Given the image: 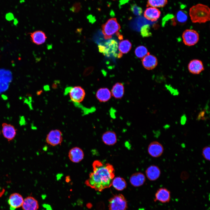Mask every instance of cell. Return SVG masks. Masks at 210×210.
Listing matches in <instances>:
<instances>
[{
  "mask_svg": "<svg viewBox=\"0 0 210 210\" xmlns=\"http://www.w3.org/2000/svg\"><path fill=\"white\" fill-rule=\"evenodd\" d=\"M92 171L85 184L96 191L101 192L112 186L115 177V170L111 164L104 163L99 160L94 161L92 164Z\"/></svg>",
  "mask_w": 210,
  "mask_h": 210,
  "instance_id": "obj_1",
  "label": "cell"
},
{
  "mask_svg": "<svg viewBox=\"0 0 210 210\" xmlns=\"http://www.w3.org/2000/svg\"><path fill=\"white\" fill-rule=\"evenodd\" d=\"M189 14L193 23H204L210 20V9L206 5L198 4L190 8Z\"/></svg>",
  "mask_w": 210,
  "mask_h": 210,
  "instance_id": "obj_2",
  "label": "cell"
},
{
  "mask_svg": "<svg viewBox=\"0 0 210 210\" xmlns=\"http://www.w3.org/2000/svg\"><path fill=\"white\" fill-rule=\"evenodd\" d=\"M102 27L104 38L106 40L111 38L112 36L117 33L120 29V25L116 18L109 19L102 25Z\"/></svg>",
  "mask_w": 210,
  "mask_h": 210,
  "instance_id": "obj_3",
  "label": "cell"
},
{
  "mask_svg": "<svg viewBox=\"0 0 210 210\" xmlns=\"http://www.w3.org/2000/svg\"><path fill=\"white\" fill-rule=\"evenodd\" d=\"M109 210H126L127 207V201L122 194L116 195L108 201Z\"/></svg>",
  "mask_w": 210,
  "mask_h": 210,
  "instance_id": "obj_4",
  "label": "cell"
},
{
  "mask_svg": "<svg viewBox=\"0 0 210 210\" xmlns=\"http://www.w3.org/2000/svg\"><path fill=\"white\" fill-rule=\"evenodd\" d=\"M70 100L76 104H79L84 100L85 92L83 88L80 86L69 87L67 89Z\"/></svg>",
  "mask_w": 210,
  "mask_h": 210,
  "instance_id": "obj_5",
  "label": "cell"
},
{
  "mask_svg": "<svg viewBox=\"0 0 210 210\" xmlns=\"http://www.w3.org/2000/svg\"><path fill=\"white\" fill-rule=\"evenodd\" d=\"M99 51L104 55L110 56L111 55L117 56L116 53L118 49L117 42L113 39L108 40L104 45H99L98 46Z\"/></svg>",
  "mask_w": 210,
  "mask_h": 210,
  "instance_id": "obj_6",
  "label": "cell"
},
{
  "mask_svg": "<svg viewBox=\"0 0 210 210\" xmlns=\"http://www.w3.org/2000/svg\"><path fill=\"white\" fill-rule=\"evenodd\" d=\"M183 40L184 44L191 46L196 44L199 40V34L194 30L187 29L184 31L182 35Z\"/></svg>",
  "mask_w": 210,
  "mask_h": 210,
  "instance_id": "obj_7",
  "label": "cell"
},
{
  "mask_svg": "<svg viewBox=\"0 0 210 210\" xmlns=\"http://www.w3.org/2000/svg\"><path fill=\"white\" fill-rule=\"evenodd\" d=\"M46 140L48 144L52 146L60 145L63 141L62 133L58 129L52 130L47 134Z\"/></svg>",
  "mask_w": 210,
  "mask_h": 210,
  "instance_id": "obj_8",
  "label": "cell"
},
{
  "mask_svg": "<svg viewBox=\"0 0 210 210\" xmlns=\"http://www.w3.org/2000/svg\"><path fill=\"white\" fill-rule=\"evenodd\" d=\"M148 152L151 157L158 158L162 154L164 150L162 145L159 142L154 141L151 142L148 147Z\"/></svg>",
  "mask_w": 210,
  "mask_h": 210,
  "instance_id": "obj_9",
  "label": "cell"
},
{
  "mask_svg": "<svg viewBox=\"0 0 210 210\" xmlns=\"http://www.w3.org/2000/svg\"><path fill=\"white\" fill-rule=\"evenodd\" d=\"M170 199V191L165 188H161L155 192L154 201L155 202L159 201L164 203L169 202Z\"/></svg>",
  "mask_w": 210,
  "mask_h": 210,
  "instance_id": "obj_10",
  "label": "cell"
},
{
  "mask_svg": "<svg viewBox=\"0 0 210 210\" xmlns=\"http://www.w3.org/2000/svg\"><path fill=\"white\" fill-rule=\"evenodd\" d=\"M24 199L21 195L19 193H14L9 196L8 203L10 210H15L22 206Z\"/></svg>",
  "mask_w": 210,
  "mask_h": 210,
  "instance_id": "obj_11",
  "label": "cell"
},
{
  "mask_svg": "<svg viewBox=\"0 0 210 210\" xmlns=\"http://www.w3.org/2000/svg\"><path fill=\"white\" fill-rule=\"evenodd\" d=\"M68 156L71 161L74 163H77L83 159L84 153L81 148L78 147H75L70 150Z\"/></svg>",
  "mask_w": 210,
  "mask_h": 210,
  "instance_id": "obj_12",
  "label": "cell"
},
{
  "mask_svg": "<svg viewBox=\"0 0 210 210\" xmlns=\"http://www.w3.org/2000/svg\"><path fill=\"white\" fill-rule=\"evenodd\" d=\"M2 132L4 137L9 141L13 140L16 134V129L14 127L6 123L2 124Z\"/></svg>",
  "mask_w": 210,
  "mask_h": 210,
  "instance_id": "obj_13",
  "label": "cell"
},
{
  "mask_svg": "<svg viewBox=\"0 0 210 210\" xmlns=\"http://www.w3.org/2000/svg\"><path fill=\"white\" fill-rule=\"evenodd\" d=\"M146 174L148 179L150 181H155L160 177L161 172L157 165H152L149 166L146 170Z\"/></svg>",
  "mask_w": 210,
  "mask_h": 210,
  "instance_id": "obj_14",
  "label": "cell"
},
{
  "mask_svg": "<svg viewBox=\"0 0 210 210\" xmlns=\"http://www.w3.org/2000/svg\"><path fill=\"white\" fill-rule=\"evenodd\" d=\"M161 12L156 8L148 7L144 11V17L148 20L152 22L156 21L159 18Z\"/></svg>",
  "mask_w": 210,
  "mask_h": 210,
  "instance_id": "obj_15",
  "label": "cell"
},
{
  "mask_svg": "<svg viewBox=\"0 0 210 210\" xmlns=\"http://www.w3.org/2000/svg\"><path fill=\"white\" fill-rule=\"evenodd\" d=\"M189 71L194 74H198L204 70L202 62L197 59L191 60L188 65Z\"/></svg>",
  "mask_w": 210,
  "mask_h": 210,
  "instance_id": "obj_16",
  "label": "cell"
},
{
  "mask_svg": "<svg viewBox=\"0 0 210 210\" xmlns=\"http://www.w3.org/2000/svg\"><path fill=\"white\" fill-rule=\"evenodd\" d=\"M23 210H38L39 204L37 200L34 197L28 196L24 199L22 206Z\"/></svg>",
  "mask_w": 210,
  "mask_h": 210,
  "instance_id": "obj_17",
  "label": "cell"
},
{
  "mask_svg": "<svg viewBox=\"0 0 210 210\" xmlns=\"http://www.w3.org/2000/svg\"><path fill=\"white\" fill-rule=\"evenodd\" d=\"M142 64L144 67L146 69L152 70L157 66L158 60L155 56L149 53L143 58Z\"/></svg>",
  "mask_w": 210,
  "mask_h": 210,
  "instance_id": "obj_18",
  "label": "cell"
},
{
  "mask_svg": "<svg viewBox=\"0 0 210 210\" xmlns=\"http://www.w3.org/2000/svg\"><path fill=\"white\" fill-rule=\"evenodd\" d=\"M111 91L107 88H99L96 93V97L100 102H105L108 101L111 98Z\"/></svg>",
  "mask_w": 210,
  "mask_h": 210,
  "instance_id": "obj_19",
  "label": "cell"
},
{
  "mask_svg": "<svg viewBox=\"0 0 210 210\" xmlns=\"http://www.w3.org/2000/svg\"><path fill=\"white\" fill-rule=\"evenodd\" d=\"M29 34L31 41L37 45L43 43L47 38L45 33L40 30L36 31Z\"/></svg>",
  "mask_w": 210,
  "mask_h": 210,
  "instance_id": "obj_20",
  "label": "cell"
},
{
  "mask_svg": "<svg viewBox=\"0 0 210 210\" xmlns=\"http://www.w3.org/2000/svg\"><path fill=\"white\" fill-rule=\"evenodd\" d=\"M102 139L105 144L108 146L113 145L117 141L116 133L111 131H108L104 132L102 135Z\"/></svg>",
  "mask_w": 210,
  "mask_h": 210,
  "instance_id": "obj_21",
  "label": "cell"
},
{
  "mask_svg": "<svg viewBox=\"0 0 210 210\" xmlns=\"http://www.w3.org/2000/svg\"><path fill=\"white\" fill-rule=\"evenodd\" d=\"M146 177L141 172H137L132 174L130 177V181L131 184L135 187L142 185L145 182Z\"/></svg>",
  "mask_w": 210,
  "mask_h": 210,
  "instance_id": "obj_22",
  "label": "cell"
},
{
  "mask_svg": "<svg viewBox=\"0 0 210 210\" xmlns=\"http://www.w3.org/2000/svg\"><path fill=\"white\" fill-rule=\"evenodd\" d=\"M111 92V95L114 98L121 99L124 94V86L121 83H117L113 86Z\"/></svg>",
  "mask_w": 210,
  "mask_h": 210,
  "instance_id": "obj_23",
  "label": "cell"
},
{
  "mask_svg": "<svg viewBox=\"0 0 210 210\" xmlns=\"http://www.w3.org/2000/svg\"><path fill=\"white\" fill-rule=\"evenodd\" d=\"M112 186L116 190L118 191H121L126 188L127 184L123 178L120 176H117L114 177L113 179Z\"/></svg>",
  "mask_w": 210,
  "mask_h": 210,
  "instance_id": "obj_24",
  "label": "cell"
},
{
  "mask_svg": "<svg viewBox=\"0 0 210 210\" xmlns=\"http://www.w3.org/2000/svg\"><path fill=\"white\" fill-rule=\"evenodd\" d=\"M131 47L132 44L128 40H125L119 43L118 49L120 53L125 54L130 51Z\"/></svg>",
  "mask_w": 210,
  "mask_h": 210,
  "instance_id": "obj_25",
  "label": "cell"
},
{
  "mask_svg": "<svg viewBox=\"0 0 210 210\" xmlns=\"http://www.w3.org/2000/svg\"><path fill=\"white\" fill-rule=\"evenodd\" d=\"M167 2V0H148L146 6L156 8L163 7Z\"/></svg>",
  "mask_w": 210,
  "mask_h": 210,
  "instance_id": "obj_26",
  "label": "cell"
},
{
  "mask_svg": "<svg viewBox=\"0 0 210 210\" xmlns=\"http://www.w3.org/2000/svg\"><path fill=\"white\" fill-rule=\"evenodd\" d=\"M135 53L136 56L139 58H143L149 54L147 48L143 46H138L135 49Z\"/></svg>",
  "mask_w": 210,
  "mask_h": 210,
  "instance_id": "obj_27",
  "label": "cell"
},
{
  "mask_svg": "<svg viewBox=\"0 0 210 210\" xmlns=\"http://www.w3.org/2000/svg\"><path fill=\"white\" fill-rule=\"evenodd\" d=\"M188 15L186 12L183 10H179L176 14V18L177 20L181 23L186 22L188 19Z\"/></svg>",
  "mask_w": 210,
  "mask_h": 210,
  "instance_id": "obj_28",
  "label": "cell"
},
{
  "mask_svg": "<svg viewBox=\"0 0 210 210\" xmlns=\"http://www.w3.org/2000/svg\"><path fill=\"white\" fill-rule=\"evenodd\" d=\"M12 79L11 73L7 71H0V80L7 83L10 82Z\"/></svg>",
  "mask_w": 210,
  "mask_h": 210,
  "instance_id": "obj_29",
  "label": "cell"
},
{
  "mask_svg": "<svg viewBox=\"0 0 210 210\" xmlns=\"http://www.w3.org/2000/svg\"><path fill=\"white\" fill-rule=\"evenodd\" d=\"M141 34L143 37H148L152 35L149 25L146 24L143 26L141 28Z\"/></svg>",
  "mask_w": 210,
  "mask_h": 210,
  "instance_id": "obj_30",
  "label": "cell"
},
{
  "mask_svg": "<svg viewBox=\"0 0 210 210\" xmlns=\"http://www.w3.org/2000/svg\"><path fill=\"white\" fill-rule=\"evenodd\" d=\"M130 9L134 14L137 16L141 15L143 12L141 8L135 4L131 5Z\"/></svg>",
  "mask_w": 210,
  "mask_h": 210,
  "instance_id": "obj_31",
  "label": "cell"
},
{
  "mask_svg": "<svg viewBox=\"0 0 210 210\" xmlns=\"http://www.w3.org/2000/svg\"><path fill=\"white\" fill-rule=\"evenodd\" d=\"M210 148L209 146H206L203 148L202 150V155L203 157L206 160L209 161Z\"/></svg>",
  "mask_w": 210,
  "mask_h": 210,
  "instance_id": "obj_32",
  "label": "cell"
},
{
  "mask_svg": "<svg viewBox=\"0 0 210 210\" xmlns=\"http://www.w3.org/2000/svg\"><path fill=\"white\" fill-rule=\"evenodd\" d=\"M8 86V83L0 80V93L6 90Z\"/></svg>",
  "mask_w": 210,
  "mask_h": 210,
  "instance_id": "obj_33",
  "label": "cell"
},
{
  "mask_svg": "<svg viewBox=\"0 0 210 210\" xmlns=\"http://www.w3.org/2000/svg\"><path fill=\"white\" fill-rule=\"evenodd\" d=\"M93 70V68L91 67L86 68L84 71V75H87L89 74Z\"/></svg>",
  "mask_w": 210,
  "mask_h": 210,
  "instance_id": "obj_34",
  "label": "cell"
},
{
  "mask_svg": "<svg viewBox=\"0 0 210 210\" xmlns=\"http://www.w3.org/2000/svg\"><path fill=\"white\" fill-rule=\"evenodd\" d=\"M6 18L8 20H11L14 18V16L13 14L9 13L6 15Z\"/></svg>",
  "mask_w": 210,
  "mask_h": 210,
  "instance_id": "obj_35",
  "label": "cell"
}]
</instances>
